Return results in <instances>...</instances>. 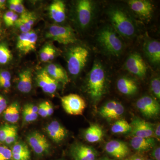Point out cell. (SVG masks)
Returning <instances> with one entry per match:
<instances>
[{"label":"cell","instance_id":"ba28073f","mask_svg":"<svg viewBox=\"0 0 160 160\" xmlns=\"http://www.w3.org/2000/svg\"><path fill=\"white\" fill-rule=\"evenodd\" d=\"M138 109L147 118L155 117L160 112L159 104L157 100L149 96L140 98L136 102Z\"/></svg>","mask_w":160,"mask_h":160},{"label":"cell","instance_id":"f907efd6","mask_svg":"<svg viewBox=\"0 0 160 160\" xmlns=\"http://www.w3.org/2000/svg\"><path fill=\"white\" fill-rule=\"evenodd\" d=\"M2 21H1V14H0V36L2 34Z\"/></svg>","mask_w":160,"mask_h":160},{"label":"cell","instance_id":"f6af8a7d","mask_svg":"<svg viewBox=\"0 0 160 160\" xmlns=\"http://www.w3.org/2000/svg\"><path fill=\"white\" fill-rule=\"evenodd\" d=\"M152 156L156 160H160V148L158 147L154 149L152 153Z\"/></svg>","mask_w":160,"mask_h":160},{"label":"cell","instance_id":"8d00e7d4","mask_svg":"<svg viewBox=\"0 0 160 160\" xmlns=\"http://www.w3.org/2000/svg\"><path fill=\"white\" fill-rule=\"evenodd\" d=\"M14 126L5 125L0 128V142H5Z\"/></svg>","mask_w":160,"mask_h":160},{"label":"cell","instance_id":"5bb4252c","mask_svg":"<svg viewBox=\"0 0 160 160\" xmlns=\"http://www.w3.org/2000/svg\"><path fill=\"white\" fill-rule=\"evenodd\" d=\"M105 150L108 154L118 159L126 158L129 152L126 143L118 140H112L106 143Z\"/></svg>","mask_w":160,"mask_h":160},{"label":"cell","instance_id":"816d5d0a","mask_svg":"<svg viewBox=\"0 0 160 160\" xmlns=\"http://www.w3.org/2000/svg\"><path fill=\"white\" fill-rule=\"evenodd\" d=\"M113 160L112 159H111L108 158H104L102 159V160Z\"/></svg>","mask_w":160,"mask_h":160},{"label":"cell","instance_id":"ffe728a7","mask_svg":"<svg viewBox=\"0 0 160 160\" xmlns=\"http://www.w3.org/2000/svg\"><path fill=\"white\" fill-rule=\"evenodd\" d=\"M49 14L56 22H62L66 19V6L64 2L59 0L55 1L49 8Z\"/></svg>","mask_w":160,"mask_h":160},{"label":"cell","instance_id":"7402d4cb","mask_svg":"<svg viewBox=\"0 0 160 160\" xmlns=\"http://www.w3.org/2000/svg\"><path fill=\"white\" fill-rule=\"evenodd\" d=\"M156 141L153 138H132L130 142L132 148L138 152H146L152 149L156 145Z\"/></svg>","mask_w":160,"mask_h":160},{"label":"cell","instance_id":"d590c367","mask_svg":"<svg viewBox=\"0 0 160 160\" xmlns=\"http://www.w3.org/2000/svg\"><path fill=\"white\" fill-rule=\"evenodd\" d=\"M12 158L11 150L6 146H0V160H9Z\"/></svg>","mask_w":160,"mask_h":160},{"label":"cell","instance_id":"9c48e42d","mask_svg":"<svg viewBox=\"0 0 160 160\" xmlns=\"http://www.w3.org/2000/svg\"><path fill=\"white\" fill-rule=\"evenodd\" d=\"M130 133L133 137L151 138L154 133V127L152 123L138 118L132 121Z\"/></svg>","mask_w":160,"mask_h":160},{"label":"cell","instance_id":"f5cc1de1","mask_svg":"<svg viewBox=\"0 0 160 160\" xmlns=\"http://www.w3.org/2000/svg\"><path fill=\"white\" fill-rule=\"evenodd\" d=\"M151 160V159H148V160Z\"/></svg>","mask_w":160,"mask_h":160},{"label":"cell","instance_id":"277c9868","mask_svg":"<svg viewBox=\"0 0 160 160\" xmlns=\"http://www.w3.org/2000/svg\"><path fill=\"white\" fill-rule=\"evenodd\" d=\"M89 52L82 46H77L69 49L67 58V67L70 74L77 75L86 66Z\"/></svg>","mask_w":160,"mask_h":160},{"label":"cell","instance_id":"7c38bea8","mask_svg":"<svg viewBox=\"0 0 160 160\" xmlns=\"http://www.w3.org/2000/svg\"><path fill=\"white\" fill-rule=\"evenodd\" d=\"M38 38L34 31L22 32L18 38L17 48L24 54H27L35 49Z\"/></svg>","mask_w":160,"mask_h":160},{"label":"cell","instance_id":"30bf717a","mask_svg":"<svg viewBox=\"0 0 160 160\" xmlns=\"http://www.w3.org/2000/svg\"><path fill=\"white\" fill-rule=\"evenodd\" d=\"M27 140L35 153L38 155L47 153L50 149V144L46 137L38 132L29 134Z\"/></svg>","mask_w":160,"mask_h":160},{"label":"cell","instance_id":"5b68a950","mask_svg":"<svg viewBox=\"0 0 160 160\" xmlns=\"http://www.w3.org/2000/svg\"><path fill=\"white\" fill-rule=\"evenodd\" d=\"M46 38L65 45L77 42L74 31L71 27L58 25L50 26L46 33Z\"/></svg>","mask_w":160,"mask_h":160},{"label":"cell","instance_id":"1f68e13d","mask_svg":"<svg viewBox=\"0 0 160 160\" xmlns=\"http://www.w3.org/2000/svg\"><path fill=\"white\" fill-rule=\"evenodd\" d=\"M9 9L12 11L18 13H24L26 12L25 7L21 0H10L8 1Z\"/></svg>","mask_w":160,"mask_h":160},{"label":"cell","instance_id":"8fae6325","mask_svg":"<svg viewBox=\"0 0 160 160\" xmlns=\"http://www.w3.org/2000/svg\"><path fill=\"white\" fill-rule=\"evenodd\" d=\"M126 69L129 72L140 78L145 76L147 72V66L142 58L136 52L129 56L125 63Z\"/></svg>","mask_w":160,"mask_h":160},{"label":"cell","instance_id":"d6986e66","mask_svg":"<svg viewBox=\"0 0 160 160\" xmlns=\"http://www.w3.org/2000/svg\"><path fill=\"white\" fill-rule=\"evenodd\" d=\"M36 20L34 13L29 12H25L21 14L17 20L14 25L22 32H27L31 31L32 27Z\"/></svg>","mask_w":160,"mask_h":160},{"label":"cell","instance_id":"52a82bcc","mask_svg":"<svg viewBox=\"0 0 160 160\" xmlns=\"http://www.w3.org/2000/svg\"><path fill=\"white\" fill-rule=\"evenodd\" d=\"M94 5L89 0H80L76 5L78 22L81 28L85 29L89 26L93 17Z\"/></svg>","mask_w":160,"mask_h":160},{"label":"cell","instance_id":"d6a6232c","mask_svg":"<svg viewBox=\"0 0 160 160\" xmlns=\"http://www.w3.org/2000/svg\"><path fill=\"white\" fill-rule=\"evenodd\" d=\"M11 74L7 71H0V87L8 89L11 86Z\"/></svg>","mask_w":160,"mask_h":160},{"label":"cell","instance_id":"3957f363","mask_svg":"<svg viewBox=\"0 0 160 160\" xmlns=\"http://www.w3.org/2000/svg\"><path fill=\"white\" fill-rule=\"evenodd\" d=\"M98 42L107 53L118 56L123 51L124 45L115 30L110 26H105L98 33Z\"/></svg>","mask_w":160,"mask_h":160},{"label":"cell","instance_id":"4dcf8cb0","mask_svg":"<svg viewBox=\"0 0 160 160\" xmlns=\"http://www.w3.org/2000/svg\"><path fill=\"white\" fill-rule=\"evenodd\" d=\"M125 108L121 103L118 102L114 109L108 114L106 119L108 120H118L124 113Z\"/></svg>","mask_w":160,"mask_h":160},{"label":"cell","instance_id":"60d3db41","mask_svg":"<svg viewBox=\"0 0 160 160\" xmlns=\"http://www.w3.org/2000/svg\"><path fill=\"white\" fill-rule=\"evenodd\" d=\"M24 109L28 110L34 113H38V106L33 104H28L25 105L24 107Z\"/></svg>","mask_w":160,"mask_h":160},{"label":"cell","instance_id":"ac0fdd59","mask_svg":"<svg viewBox=\"0 0 160 160\" xmlns=\"http://www.w3.org/2000/svg\"><path fill=\"white\" fill-rule=\"evenodd\" d=\"M146 56L152 64L158 65L160 62V43L156 40H149L144 45Z\"/></svg>","mask_w":160,"mask_h":160},{"label":"cell","instance_id":"f546056e","mask_svg":"<svg viewBox=\"0 0 160 160\" xmlns=\"http://www.w3.org/2000/svg\"><path fill=\"white\" fill-rule=\"evenodd\" d=\"M12 54L10 49L5 43L0 44V64L5 65L12 59Z\"/></svg>","mask_w":160,"mask_h":160},{"label":"cell","instance_id":"b9f144b4","mask_svg":"<svg viewBox=\"0 0 160 160\" xmlns=\"http://www.w3.org/2000/svg\"><path fill=\"white\" fill-rule=\"evenodd\" d=\"M7 108V102L6 99L0 95V114Z\"/></svg>","mask_w":160,"mask_h":160},{"label":"cell","instance_id":"cb8c5ba5","mask_svg":"<svg viewBox=\"0 0 160 160\" xmlns=\"http://www.w3.org/2000/svg\"><path fill=\"white\" fill-rule=\"evenodd\" d=\"M17 88L23 93H29L32 88V74L30 69H26L19 74Z\"/></svg>","mask_w":160,"mask_h":160},{"label":"cell","instance_id":"484cf974","mask_svg":"<svg viewBox=\"0 0 160 160\" xmlns=\"http://www.w3.org/2000/svg\"><path fill=\"white\" fill-rule=\"evenodd\" d=\"M11 151L14 160H30V152L28 146L25 143H16L13 146Z\"/></svg>","mask_w":160,"mask_h":160},{"label":"cell","instance_id":"9a60e30c","mask_svg":"<svg viewBox=\"0 0 160 160\" xmlns=\"http://www.w3.org/2000/svg\"><path fill=\"white\" fill-rule=\"evenodd\" d=\"M37 82L42 90L44 92L49 94L55 92L59 84L57 81L49 76L45 69L38 73Z\"/></svg>","mask_w":160,"mask_h":160},{"label":"cell","instance_id":"e575fe53","mask_svg":"<svg viewBox=\"0 0 160 160\" xmlns=\"http://www.w3.org/2000/svg\"><path fill=\"white\" fill-rule=\"evenodd\" d=\"M151 89L152 93L158 99L160 98V80L159 78L152 79L151 82Z\"/></svg>","mask_w":160,"mask_h":160},{"label":"cell","instance_id":"4fadbf2b","mask_svg":"<svg viewBox=\"0 0 160 160\" xmlns=\"http://www.w3.org/2000/svg\"><path fill=\"white\" fill-rule=\"evenodd\" d=\"M71 154L74 160H96L98 156L94 148L82 144L72 146Z\"/></svg>","mask_w":160,"mask_h":160},{"label":"cell","instance_id":"d4e9b609","mask_svg":"<svg viewBox=\"0 0 160 160\" xmlns=\"http://www.w3.org/2000/svg\"><path fill=\"white\" fill-rule=\"evenodd\" d=\"M104 136L102 128L98 124H91L86 129L84 137L87 142L90 143H95L100 142Z\"/></svg>","mask_w":160,"mask_h":160},{"label":"cell","instance_id":"2e32d148","mask_svg":"<svg viewBox=\"0 0 160 160\" xmlns=\"http://www.w3.org/2000/svg\"><path fill=\"white\" fill-rule=\"evenodd\" d=\"M128 5L132 10L139 16L149 18L151 16L153 6L151 2L146 0H130Z\"/></svg>","mask_w":160,"mask_h":160},{"label":"cell","instance_id":"c3c4849f","mask_svg":"<svg viewBox=\"0 0 160 160\" xmlns=\"http://www.w3.org/2000/svg\"><path fill=\"white\" fill-rule=\"evenodd\" d=\"M125 160H143L142 158L138 156H132L131 157L128 158Z\"/></svg>","mask_w":160,"mask_h":160},{"label":"cell","instance_id":"8992f818","mask_svg":"<svg viewBox=\"0 0 160 160\" xmlns=\"http://www.w3.org/2000/svg\"><path fill=\"white\" fill-rule=\"evenodd\" d=\"M62 106L68 114L82 115L86 107V103L82 98L76 94H70L61 98Z\"/></svg>","mask_w":160,"mask_h":160},{"label":"cell","instance_id":"6da1fadb","mask_svg":"<svg viewBox=\"0 0 160 160\" xmlns=\"http://www.w3.org/2000/svg\"><path fill=\"white\" fill-rule=\"evenodd\" d=\"M106 88V72L98 62L93 64L88 75L87 89L88 94L94 102H98L105 93Z\"/></svg>","mask_w":160,"mask_h":160},{"label":"cell","instance_id":"f1b7e54d","mask_svg":"<svg viewBox=\"0 0 160 160\" xmlns=\"http://www.w3.org/2000/svg\"><path fill=\"white\" fill-rule=\"evenodd\" d=\"M55 55V49L50 45H46L40 51V59L44 62L53 60Z\"/></svg>","mask_w":160,"mask_h":160},{"label":"cell","instance_id":"83f0119b","mask_svg":"<svg viewBox=\"0 0 160 160\" xmlns=\"http://www.w3.org/2000/svg\"><path fill=\"white\" fill-rule=\"evenodd\" d=\"M111 131L116 134H122L130 132L131 127L130 124L124 120H119L112 126Z\"/></svg>","mask_w":160,"mask_h":160},{"label":"cell","instance_id":"ab89813d","mask_svg":"<svg viewBox=\"0 0 160 160\" xmlns=\"http://www.w3.org/2000/svg\"><path fill=\"white\" fill-rule=\"evenodd\" d=\"M38 115H39L42 117L46 118L47 117L46 112V102H44L40 104L38 106Z\"/></svg>","mask_w":160,"mask_h":160},{"label":"cell","instance_id":"7bdbcfd3","mask_svg":"<svg viewBox=\"0 0 160 160\" xmlns=\"http://www.w3.org/2000/svg\"><path fill=\"white\" fill-rule=\"evenodd\" d=\"M15 13V12H14L9 10V11L6 12V13H5V14L3 16V18L6 25L8 23Z\"/></svg>","mask_w":160,"mask_h":160},{"label":"cell","instance_id":"7a4b0ae2","mask_svg":"<svg viewBox=\"0 0 160 160\" xmlns=\"http://www.w3.org/2000/svg\"><path fill=\"white\" fill-rule=\"evenodd\" d=\"M108 16L113 29L123 37L130 38L135 33V27L125 11L119 8L114 7L109 9Z\"/></svg>","mask_w":160,"mask_h":160},{"label":"cell","instance_id":"f35d334b","mask_svg":"<svg viewBox=\"0 0 160 160\" xmlns=\"http://www.w3.org/2000/svg\"><path fill=\"white\" fill-rule=\"evenodd\" d=\"M18 130L16 126L13 127L12 130L10 132V133L8 135L6 138L5 142L7 144H11L14 142L16 140L17 138Z\"/></svg>","mask_w":160,"mask_h":160},{"label":"cell","instance_id":"603a6c76","mask_svg":"<svg viewBox=\"0 0 160 160\" xmlns=\"http://www.w3.org/2000/svg\"><path fill=\"white\" fill-rule=\"evenodd\" d=\"M45 69L49 76L58 82L65 85L69 82V78L66 70L59 65L50 64L46 66Z\"/></svg>","mask_w":160,"mask_h":160},{"label":"cell","instance_id":"bcb514c9","mask_svg":"<svg viewBox=\"0 0 160 160\" xmlns=\"http://www.w3.org/2000/svg\"><path fill=\"white\" fill-rule=\"evenodd\" d=\"M18 18V16L16 13H15L8 23L6 24V26H8V27L13 26Z\"/></svg>","mask_w":160,"mask_h":160},{"label":"cell","instance_id":"4316f807","mask_svg":"<svg viewBox=\"0 0 160 160\" xmlns=\"http://www.w3.org/2000/svg\"><path fill=\"white\" fill-rule=\"evenodd\" d=\"M20 107L17 102H14L7 107L4 111V117L7 122H17L20 118Z\"/></svg>","mask_w":160,"mask_h":160},{"label":"cell","instance_id":"836d02e7","mask_svg":"<svg viewBox=\"0 0 160 160\" xmlns=\"http://www.w3.org/2000/svg\"><path fill=\"white\" fill-rule=\"evenodd\" d=\"M117 102V101H111L106 103L100 109L99 112L100 115L106 118L109 112L114 109Z\"/></svg>","mask_w":160,"mask_h":160},{"label":"cell","instance_id":"7dc6e473","mask_svg":"<svg viewBox=\"0 0 160 160\" xmlns=\"http://www.w3.org/2000/svg\"><path fill=\"white\" fill-rule=\"evenodd\" d=\"M154 132L155 133V135L156 137L160 141V124H158L156 127L155 129H154Z\"/></svg>","mask_w":160,"mask_h":160},{"label":"cell","instance_id":"44dd1931","mask_svg":"<svg viewBox=\"0 0 160 160\" xmlns=\"http://www.w3.org/2000/svg\"><path fill=\"white\" fill-rule=\"evenodd\" d=\"M117 88L121 93L126 95H134L138 90L136 82L132 79L127 77H123L118 80Z\"/></svg>","mask_w":160,"mask_h":160},{"label":"cell","instance_id":"681fc988","mask_svg":"<svg viewBox=\"0 0 160 160\" xmlns=\"http://www.w3.org/2000/svg\"><path fill=\"white\" fill-rule=\"evenodd\" d=\"M6 1L5 0H0V9H4L6 7Z\"/></svg>","mask_w":160,"mask_h":160},{"label":"cell","instance_id":"ee69618b","mask_svg":"<svg viewBox=\"0 0 160 160\" xmlns=\"http://www.w3.org/2000/svg\"><path fill=\"white\" fill-rule=\"evenodd\" d=\"M46 105V112H47V117L50 116L53 114V108L50 103L48 102H45Z\"/></svg>","mask_w":160,"mask_h":160},{"label":"cell","instance_id":"74e56055","mask_svg":"<svg viewBox=\"0 0 160 160\" xmlns=\"http://www.w3.org/2000/svg\"><path fill=\"white\" fill-rule=\"evenodd\" d=\"M38 113H34L28 111L26 109H23V117L24 121L26 122H34L38 118Z\"/></svg>","mask_w":160,"mask_h":160},{"label":"cell","instance_id":"e0dca14e","mask_svg":"<svg viewBox=\"0 0 160 160\" xmlns=\"http://www.w3.org/2000/svg\"><path fill=\"white\" fill-rule=\"evenodd\" d=\"M46 131L53 142L59 143L66 138L67 130L58 122L52 121L46 127Z\"/></svg>","mask_w":160,"mask_h":160}]
</instances>
